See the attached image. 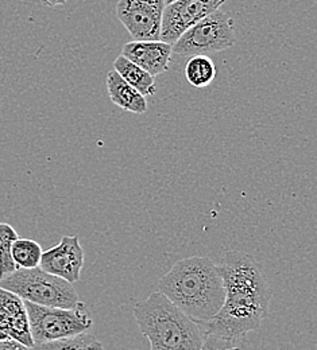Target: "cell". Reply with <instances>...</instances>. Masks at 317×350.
<instances>
[{
  "label": "cell",
  "instance_id": "cell-12",
  "mask_svg": "<svg viewBox=\"0 0 317 350\" xmlns=\"http://www.w3.org/2000/svg\"><path fill=\"white\" fill-rule=\"evenodd\" d=\"M107 90L110 100L125 111L133 113H144L147 111V100L136 89L129 85L116 70H110L107 75Z\"/></svg>",
  "mask_w": 317,
  "mask_h": 350
},
{
  "label": "cell",
  "instance_id": "cell-4",
  "mask_svg": "<svg viewBox=\"0 0 317 350\" xmlns=\"http://www.w3.org/2000/svg\"><path fill=\"white\" fill-rule=\"evenodd\" d=\"M0 287L40 306L73 308L80 304L72 283L47 273L40 267L18 268L0 279Z\"/></svg>",
  "mask_w": 317,
  "mask_h": 350
},
{
  "label": "cell",
  "instance_id": "cell-9",
  "mask_svg": "<svg viewBox=\"0 0 317 350\" xmlns=\"http://www.w3.org/2000/svg\"><path fill=\"white\" fill-rule=\"evenodd\" d=\"M84 265V251L77 236H64L61 241L42 252L40 268L69 283L80 280Z\"/></svg>",
  "mask_w": 317,
  "mask_h": 350
},
{
  "label": "cell",
  "instance_id": "cell-19",
  "mask_svg": "<svg viewBox=\"0 0 317 350\" xmlns=\"http://www.w3.org/2000/svg\"><path fill=\"white\" fill-rule=\"evenodd\" d=\"M0 350H30L16 341H0Z\"/></svg>",
  "mask_w": 317,
  "mask_h": 350
},
{
  "label": "cell",
  "instance_id": "cell-13",
  "mask_svg": "<svg viewBox=\"0 0 317 350\" xmlns=\"http://www.w3.org/2000/svg\"><path fill=\"white\" fill-rule=\"evenodd\" d=\"M114 70L119 73V76L131 87L136 89L142 96L150 97L155 94V80L154 77L147 73L144 69L127 59L125 55L116 57L114 61Z\"/></svg>",
  "mask_w": 317,
  "mask_h": 350
},
{
  "label": "cell",
  "instance_id": "cell-20",
  "mask_svg": "<svg viewBox=\"0 0 317 350\" xmlns=\"http://www.w3.org/2000/svg\"><path fill=\"white\" fill-rule=\"evenodd\" d=\"M42 1L49 7H57V5H62L66 3V0H42Z\"/></svg>",
  "mask_w": 317,
  "mask_h": 350
},
{
  "label": "cell",
  "instance_id": "cell-16",
  "mask_svg": "<svg viewBox=\"0 0 317 350\" xmlns=\"http://www.w3.org/2000/svg\"><path fill=\"white\" fill-rule=\"evenodd\" d=\"M30 350H104V348L94 336L86 332L62 340L34 344Z\"/></svg>",
  "mask_w": 317,
  "mask_h": 350
},
{
  "label": "cell",
  "instance_id": "cell-11",
  "mask_svg": "<svg viewBox=\"0 0 317 350\" xmlns=\"http://www.w3.org/2000/svg\"><path fill=\"white\" fill-rule=\"evenodd\" d=\"M172 44L162 41H131L122 47V55L134 62L153 77L169 70Z\"/></svg>",
  "mask_w": 317,
  "mask_h": 350
},
{
  "label": "cell",
  "instance_id": "cell-10",
  "mask_svg": "<svg viewBox=\"0 0 317 350\" xmlns=\"http://www.w3.org/2000/svg\"><path fill=\"white\" fill-rule=\"evenodd\" d=\"M0 341H16L27 348L34 345L23 299L0 287Z\"/></svg>",
  "mask_w": 317,
  "mask_h": 350
},
{
  "label": "cell",
  "instance_id": "cell-5",
  "mask_svg": "<svg viewBox=\"0 0 317 350\" xmlns=\"http://www.w3.org/2000/svg\"><path fill=\"white\" fill-rule=\"evenodd\" d=\"M23 302L34 344L73 337L88 332L92 327V318L83 302L73 308L45 307L27 301Z\"/></svg>",
  "mask_w": 317,
  "mask_h": 350
},
{
  "label": "cell",
  "instance_id": "cell-17",
  "mask_svg": "<svg viewBox=\"0 0 317 350\" xmlns=\"http://www.w3.org/2000/svg\"><path fill=\"white\" fill-rule=\"evenodd\" d=\"M18 237L11 225L0 222V279L18 269L11 256V247Z\"/></svg>",
  "mask_w": 317,
  "mask_h": 350
},
{
  "label": "cell",
  "instance_id": "cell-8",
  "mask_svg": "<svg viewBox=\"0 0 317 350\" xmlns=\"http://www.w3.org/2000/svg\"><path fill=\"white\" fill-rule=\"evenodd\" d=\"M227 0H176L164 8L160 41L173 44L194 23L219 10Z\"/></svg>",
  "mask_w": 317,
  "mask_h": 350
},
{
  "label": "cell",
  "instance_id": "cell-2",
  "mask_svg": "<svg viewBox=\"0 0 317 350\" xmlns=\"http://www.w3.org/2000/svg\"><path fill=\"white\" fill-rule=\"evenodd\" d=\"M158 290L201 326L219 312L226 298L218 265L200 256L176 262L160 279Z\"/></svg>",
  "mask_w": 317,
  "mask_h": 350
},
{
  "label": "cell",
  "instance_id": "cell-15",
  "mask_svg": "<svg viewBox=\"0 0 317 350\" xmlns=\"http://www.w3.org/2000/svg\"><path fill=\"white\" fill-rule=\"evenodd\" d=\"M42 247L30 239H16L11 247V256L16 268H37L40 267Z\"/></svg>",
  "mask_w": 317,
  "mask_h": 350
},
{
  "label": "cell",
  "instance_id": "cell-1",
  "mask_svg": "<svg viewBox=\"0 0 317 350\" xmlns=\"http://www.w3.org/2000/svg\"><path fill=\"white\" fill-rule=\"evenodd\" d=\"M218 269L225 284V304L203 329L205 334L240 342L266 318L272 288L261 265L244 252H227Z\"/></svg>",
  "mask_w": 317,
  "mask_h": 350
},
{
  "label": "cell",
  "instance_id": "cell-21",
  "mask_svg": "<svg viewBox=\"0 0 317 350\" xmlns=\"http://www.w3.org/2000/svg\"><path fill=\"white\" fill-rule=\"evenodd\" d=\"M173 1H176V0H165V4H169V3H173Z\"/></svg>",
  "mask_w": 317,
  "mask_h": 350
},
{
  "label": "cell",
  "instance_id": "cell-7",
  "mask_svg": "<svg viewBox=\"0 0 317 350\" xmlns=\"http://www.w3.org/2000/svg\"><path fill=\"white\" fill-rule=\"evenodd\" d=\"M165 0H119L116 15L133 41H158Z\"/></svg>",
  "mask_w": 317,
  "mask_h": 350
},
{
  "label": "cell",
  "instance_id": "cell-14",
  "mask_svg": "<svg viewBox=\"0 0 317 350\" xmlns=\"http://www.w3.org/2000/svg\"><path fill=\"white\" fill-rule=\"evenodd\" d=\"M216 75V65L210 55H192L185 65V79L193 88L208 87Z\"/></svg>",
  "mask_w": 317,
  "mask_h": 350
},
{
  "label": "cell",
  "instance_id": "cell-3",
  "mask_svg": "<svg viewBox=\"0 0 317 350\" xmlns=\"http://www.w3.org/2000/svg\"><path fill=\"white\" fill-rule=\"evenodd\" d=\"M134 318L151 350H200L205 332L160 291L134 307Z\"/></svg>",
  "mask_w": 317,
  "mask_h": 350
},
{
  "label": "cell",
  "instance_id": "cell-18",
  "mask_svg": "<svg viewBox=\"0 0 317 350\" xmlns=\"http://www.w3.org/2000/svg\"><path fill=\"white\" fill-rule=\"evenodd\" d=\"M239 342H233L216 336L205 334L203 347L200 350H239Z\"/></svg>",
  "mask_w": 317,
  "mask_h": 350
},
{
  "label": "cell",
  "instance_id": "cell-6",
  "mask_svg": "<svg viewBox=\"0 0 317 350\" xmlns=\"http://www.w3.org/2000/svg\"><path fill=\"white\" fill-rule=\"evenodd\" d=\"M236 41L233 19L223 11L216 10L193 26L172 44L179 55H208L232 47Z\"/></svg>",
  "mask_w": 317,
  "mask_h": 350
}]
</instances>
